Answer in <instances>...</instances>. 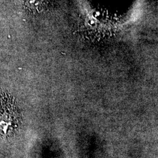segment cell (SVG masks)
<instances>
[{
    "label": "cell",
    "instance_id": "6da1fadb",
    "mask_svg": "<svg viewBox=\"0 0 158 158\" xmlns=\"http://www.w3.org/2000/svg\"><path fill=\"white\" fill-rule=\"evenodd\" d=\"M28 4L33 10L40 12L45 7L46 1L45 0H29Z\"/></svg>",
    "mask_w": 158,
    "mask_h": 158
}]
</instances>
